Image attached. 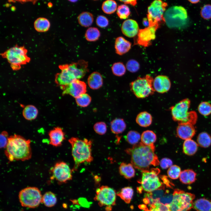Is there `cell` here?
<instances>
[{
    "mask_svg": "<svg viewBox=\"0 0 211 211\" xmlns=\"http://www.w3.org/2000/svg\"><path fill=\"white\" fill-rule=\"evenodd\" d=\"M37 108L33 105L25 106L23 111L22 114L24 118L27 120H31L35 119L38 115Z\"/></svg>",
    "mask_w": 211,
    "mask_h": 211,
    "instance_id": "32",
    "label": "cell"
},
{
    "mask_svg": "<svg viewBox=\"0 0 211 211\" xmlns=\"http://www.w3.org/2000/svg\"><path fill=\"white\" fill-rule=\"evenodd\" d=\"M181 172L180 167L176 165H172L168 169L167 173L169 177L173 179H176L179 177Z\"/></svg>",
    "mask_w": 211,
    "mask_h": 211,
    "instance_id": "44",
    "label": "cell"
},
{
    "mask_svg": "<svg viewBox=\"0 0 211 211\" xmlns=\"http://www.w3.org/2000/svg\"><path fill=\"white\" fill-rule=\"evenodd\" d=\"M119 1L123 2L125 4H130L133 6H135L137 4V0H120Z\"/></svg>",
    "mask_w": 211,
    "mask_h": 211,
    "instance_id": "53",
    "label": "cell"
},
{
    "mask_svg": "<svg viewBox=\"0 0 211 211\" xmlns=\"http://www.w3.org/2000/svg\"><path fill=\"white\" fill-rule=\"evenodd\" d=\"M8 134L6 131H2L0 134V148H6L8 142Z\"/></svg>",
    "mask_w": 211,
    "mask_h": 211,
    "instance_id": "51",
    "label": "cell"
},
{
    "mask_svg": "<svg viewBox=\"0 0 211 211\" xmlns=\"http://www.w3.org/2000/svg\"><path fill=\"white\" fill-rule=\"evenodd\" d=\"M94 131L100 135L105 134L107 131V126L106 123L103 122L96 123L93 126Z\"/></svg>",
    "mask_w": 211,
    "mask_h": 211,
    "instance_id": "46",
    "label": "cell"
},
{
    "mask_svg": "<svg viewBox=\"0 0 211 211\" xmlns=\"http://www.w3.org/2000/svg\"><path fill=\"white\" fill-rule=\"evenodd\" d=\"M168 191L165 190L164 186H163L160 188L152 192L148 193L145 195L143 199L144 203L149 205L156 202H158L159 199L162 197Z\"/></svg>",
    "mask_w": 211,
    "mask_h": 211,
    "instance_id": "21",
    "label": "cell"
},
{
    "mask_svg": "<svg viewBox=\"0 0 211 211\" xmlns=\"http://www.w3.org/2000/svg\"><path fill=\"white\" fill-rule=\"evenodd\" d=\"M88 62L83 59L70 64L59 66L61 72L56 75L57 83L63 86L67 85L74 81L83 78L89 72Z\"/></svg>",
    "mask_w": 211,
    "mask_h": 211,
    "instance_id": "3",
    "label": "cell"
},
{
    "mask_svg": "<svg viewBox=\"0 0 211 211\" xmlns=\"http://www.w3.org/2000/svg\"><path fill=\"white\" fill-rule=\"evenodd\" d=\"M159 172L158 168L142 171L140 181L142 189L147 193H150L162 187V183L158 176Z\"/></svg>",
    "mask_w": 211,
    "mask_h": 211,
    "instance_id": "11",
    "label": "cell"
},
{
    "mask_svg": "<svg viewBox=\"0 0 211 211\" xmlns=\"http://www.w3.org/2000/svg\"><path fill=\"white\" fill-rule=\"evenodd\" d=\"M96 25L101 28H104L107 27L109 24L108 19L105 16L99 15L96 18Z\"/></svg>",
    "mask_w": 211,
    "mask_h": 211,
    "instance_id": "50",
    "label": "cell"
},
{
    "mask_svg": "<svg viewBox=\"0 0 211 211\" xmlns=\"http://www.w3.org/2000/svg\"><path fill=\"white\" fill-rule=\"evenodd\" d=\"M134 191L131 187H127L122 188L117 195L127 203H130L133 195Z\"/></svg>",
    "mask_w": 211,
    "mask_h": 211,
    "instance_id": "36",
    "label": "cell"
},
{
    "mask_svg": "<svg viewBox=\"0 0 211 211\" xmlns=\"http://www.w3.org/2000/svg\"><path fill=\"white\" fill-rule=\"evenodd\" d=\"M99 30L95 27H91L86 30L85 37L86 40L89 42H94L97 40L100 36Z\"/></svg>",
    "mask_w": 211,
    "mask_h": 211,
    "instance_id": "37",
    "label": "cell"
},
{
    "mask_svg": "<svg viewBox=\"0 0 211 211\" xmlns=\"http://www.w3.org/2000/svg\"><path fill=\"white\" fill-rule=\"evenodd\" d=\"M62 90V94H69L75 98L86 93V84L79 79L75 80L69 84L60 88Z\"/></svg>",
    "mask_w": 211,
    "mask_h": 211,
    "instance_id": "15",
    "label": "cell"
},
{
    "mask_svg": "<svg viewBox=\"0 0 211 211\" xmlns=\"http://www.w3.org/2000/svg\"><path fill=\"white\" fill-rule=\"evenodd\" d=\"M159 164L161 168L166 169L172 165L173 162L171 159L168 158H164L161 159Z\"/></svg>",
    "mask_w": 211,
    "mask_h": 211,
    "instance_id": "52",
    "label": "cell"
},
{
    "mask_svg": "<svg viewBox=\"0 0 211 211\" xmlns=\"http://www.w3.org/2000/svg\"><path fill=\"white\" fill-rule=\"evenodd\" d=\"M149 209L144 207L143 208L145 211H171L168 206L164 205L159 202H156L150 205Z\"/></svg>",
    "mask_w": 211,
    "mask_h": 211,
    "instance_id": "43",
    "label": "cell"
},
{
    "mask_svg": "<svg viewBox=\"0 0 211 211\" xmlns=\"http://www.w3.org/2000/svg\"><path fill=\"white\" fill-rule=\"evenodd\" d=\"M139 63L134 59H132L129 60L126 64V67L127 70L131 72H137L139 68Z\"/></svg>",
    "mask_w": 211,
    "mask_h": 211,
    "instance_id": "47",
    "label": "cell"
},
{
    "mask_svg": "<svg viewBox=\"0 0 211 211\" xmlns=\"http://www.w3.org/2000/svg\"><path fill=\"white\" fill-rule=\"evenodd\" d=\"M77 105L79 106L85 107L88 106L90 103L91 98L87 93H85L75 98Z\"/></svg>",
    "mask_w": 211,
    "mask_h": 211,
    "instance_id": "40",
    "label": "cell"
},
{
    "mask_svg": "<svg viewBox=\"0 0 211 211\" xmlns=\"http://www.w3.org/2000/svg\"><path fill=\"white\" fill-rule=\"evenodd\" d=\"M42 198L40 191L36 187H26L21 190L19 194L21 205L30 208L38 207L42 202Z\"/></svg>",
    "mask_w": 211,
    "mask_h": 211,
    "instance_id": "10",
    "label": "cell"
},
{
    "mask_svg": "<svg viewBox=\"0 0 211 211\" xmlns=\"http://www.w3.org/2000/svg\"><path fill=\"white\" fill-rule=\"evenodd\" d=\"M116 193L113 188L106 186H102L98 188L94 198L101 207L106 206V211L111 210L112 206L115 204Z\"/></svg>",
    "mask_w": 211,
    "mask_h": 211,
    "instance_id": "12",
    "label": "cell"
},
{
    "mask_svg": "<svg viewBox=\"0 0 211 211\" xmlns=\"http://www.w3.org/2000/svg\"><path fill=\"white\" fill-rule=\"evenodd\" d=\"M27 52L24 46L16 45L1 53V55L7 59L13 70H17L21 68V65L25 64L30 61V58L27 55Z\"/></svg>",
    "mask_w": 211,
    "mask_h": 211,
    "instance_id": "6",
    "label": "cell"
},
{
    "mask_svg": "<svg viewBox=\"0 0 211 211\" xmlns=\"http://www.w3.org/2000/svg\"><path fill=\"white\" fill-rule=\"evenodd\" d=\"M117 4L115 1L112 0H107L104 1L102 5L103 12L107 14L113 13L117 9Z\"/></svg>",
    "mask_w": 211,
    "mask_h": 211,
    "instance_id": "38",
    "label": "cell"
},
{
    "mask_svg": "<svg viewBox=\"0 0 211 211\" xmlns=\"http://www.w3.org/2000/svg\"><path fill=\"white\" fill-rule=\"evenodd\" d=\"M141 139L142 142L144 144L150 145L154 144L156 139V134L152 131L147 130L142 133Z\"/></svg>",
    "mask_w": 211,
    "mask_h": 211,
    "instance_id": "33",
    "label": "cell"
},
{
    "mask_svg": "<svg viewBox=\"0 0 211 211\" xmlns=\"http://www.w3.org/2000/svg\"><path fill=\"white\" fill-rule=\"evenodd\" d=\"M198 144L203 148H207L211 145V136L206 132L200 133L197 137Z\"/></svg>",
    "mask_w": 211,
    "mask_h": 211,
    "instance_id": "34",
    "label": "cell"
},
{
    "mask_svg": "<svg viewBox=\"0 0 211 211\" xmlns=\"http://www.w3.org/2000/svg\"><path fill=\"white\" fill-rule=\"evenodd\" d=\"M52 176L59 183H65L72 179V169L65 162H57L51 169Z\"/></svg>",
    "mask_w": 211,
    "mask_h": 211,
    "instance_id": "14",
    "label": "cell"
},
{
    "mask_svg": "<svg viewBox=\"0 0 211 211\" xmlns=\"http://www.w3.org/2000/svg\"><path fill=\"white\" fill-rule=\"evenodd\" d=\"M68 141L71 145L72 155L74 161L72 171H76L81 164L90 163L93 161L91 140L86 138L81 139L73 137Z\"/></svg>",
    "mask_w": 211,
    "mask_h": 211,
    "instance_id": "4",
    "label": "cell"
},
{
    "mask_svg": "<svg viewBox=\"0 0 211 211\" xmlns=\"http://www.w3.org/2000/svg\"><path fill=\"white\" fill-rule=\"evenodd\" d=\"M196 173L192 169L184 170L181 173L179 179L181 182L186 184L194 183L196 180Z\"/></svg>",
    "mask_w": 211,
    "mask_h": 211,
    "instance_id": "24",
    "label": "cell"
},
{
    "mask_svg": "<svg viewBox=\"0 0 211 211\" xmlns=\"http://www.w3.org/2000/svg\"><path fill=\"white\" fill-rule=\"evenodd\" d=\"M136 121L140 126L146 127L150 125L152 122L151 115L147 111H143L139 113L137 115Z\"/></svg>",
    "mask_w": 211,
    "mask_h": 211,
    "instance_id": "28",
    "label": "cell"
},
{
    "mask_svg": "<svg viewBox=\"0 0 211 211\" xmlns=\"http://www.w3.org/2000/svg\"><path fill=\"white\" fill-rule=\"evenodd\" d=\"M171 86V83L166 76L159 75L156 76L153 81V87L155 91L160 93L168 91Z\"/></svg>",
    "mask_w": 211,
    "mask_h": 211,
    "instance_id": "17",
    "label": "cell"
},
{
    "mask_svg": "<svg viewBox=\"0 0 211 211\" xmlns=\"http://www.w3.org/2000/svg\"><path fill=\"white\" fill-rule=\"evenodd\" d=\"M121 29L123 34L129 38L133 37L136 36L138 34L139 30L137 22L132 19L125 21L122 23Z\"/></svg>",
    "mask_w": 211,
    "mask_h": 211,
    "instance_id": "19",
    "label": "cell"
},
{
    "mask_svg": "<svg viewBox=\"0 0 211 211\" xmlns=\"http://www.w3.org/2000/svg\"><path fill=\"white\" fill-rule=\"evenodd\" d=\"M153 80L152 77L148 74L143 77H139L131 83L130 89L137 98H144L153 94L155 91Z\"/></svg>",
    "mask_w": 211,
    "mask_h": 211,
    "instance_id": "9",
    "label": "cell"
},
{
    "mask_svg": "<svg viewBox=\"0 0 211 211\" xmlns=\"http://www.w3.org/2000/svg\"><path fill=\"white\" fill-rule=\"evenodd\" d=\"M119 169L120 174L127 179L131 178L135 175V171L131 164L122 162Z\"/></svg>",
    "mask_w": 211,
    "mask_h": 211,
    "instance_id": "25",
    "label": "cell"
},
{
    "mask_svg": "<svg viewBox=\"0 0 211 211\" xmlns=\"http://www.w3.org/2000/svg\"><path fill=\"white\" fill-rule=\"evenodd\" d=\"M131 47V43L122 37H119L115 39V48L116 53L122 55L127 52Z\"/></svg>",
    "mask_w": 211,
    "mask_h": 211,
    "instance_id": "22",
    "label": "cell"
},
{
    "mask_svg": "<svg viewBox=\"0 0 211 211\" xmlns=\"http://www.w3.org/2000/svg\"><path fill=\"white\" fill-rule=\"evenodd\" d=\"M198 109L201 115L207 116L211 113V105L207 102H203L199 105Z\"/></svg>",
    "mask_w": 211,
    "mask_h": 211,
    "instance_id": "45",
    "label": "cell"
},
{
    "mask_svg": "<svg viewBox=\"0 0 211 211\" xmlns=\"http://www.w3.org/2000/svg\"><path fill=\"white\" fill-rule=\"evenodd\" d=\"M87 82L89 87L91 89L96 90L101 88L103 84V79L101 74L95 72L89 76Z\"/></svg>",
    "mask_w": 211,
    "mask_h": 211,
    "instance_id": "23",
    "label": "cell"
},
{
    "mask_svg": "<svg viewBox=\"0 0 211 211\" xmlns=\"http://www.w3.org/2000/svg\"><path fill=\"white\" fill-rule=\"evenodd\" d=\"M116 13L120 18L125 19L127 18L130 15V9L127 5L121 4L118 7Z\"/></svg>",
    "mask_w": 211,
    "mask_h": 211,
    "instance_id": "42",
    "label": "cell"
},
{
    "mask_svg": "<svg viewBox=\"0 0 211 211\" xmlns=\"http://www.w3.org/2000/svg\"><path fill=\"white\" fill-rule=\"evenodd\" d=\"M158 28L156 26H148L139 30L137 34V43L144 47L148 46L151 41L155 39V32Z\"/></svg>",
    "mask_w": 211,
    "mask_h": 211,
    "instance_id": "16",
    "label": "cell"
},
{
    "mask_svg": "<svg viewBox=\"0 0 211 211\" xmlns=\"http://www.w3.org/2000/svg\"><path fill=\"white\" fill-rule=\"evenodd\" d=\"M202 17L205 19H208L211 18V5L207 4L202 8L200 12Z\"/></svg>",
    "mask_w": 211,
    "mask_h": 211,
    "instance_id": "49",
    "label": "cell"
},
{
    "mask_svg": "<svg viewBox=\"0 0 211 211\" xmlns=\"http://www.w3.org/2000/svg\"><path fill=\"white\" fill-rule=\"evenodd\" d=\"M31 141L14 134L9 137L5 154L10 161H23L30 159L32 156Z\"/></svg>",
    "mask_w": 211,
    "mask_h": 211,
    "instance_id": "2",
    "label": "cell"
},
{
    "mask_svg": "<svg viewBox=\"0 0 211 211\" xmlns=\"http://www.w3.org/2000/svg\"><path fill=\"white\" fill-rule=\"evenodd\" d=\"M167 3L160 0L153 1L148 8L147 19L149 26H156L159 27V23L165 22L164 16Z\"/></svg>",
    "mask_w": 211,
    "mask_h": 211,
    "instance_id": "13",
    "label": "cell"
},
{
    "mask_svg": "<svg viewBox=\"0 0 211 211\" xmlns=\"http://www.w3.org/2000/svg\"><path fill=\"white\" fill-rule=\"evenodd\" d=\"M191 3L193 4H195L199 1V0H190L189 1Z\"/></svg>",
    "mask_w": 211,
    "mask_h": 211,
    "instance_id": "54",
    "label": "cell"
},
{
    "mask_svg": "<svg viewBox=\"0 0 211 211\" xmlns=\"http://www.w3.org/2000/svg\"><path fill=\"white\" fill-rule=\"evenodd\" d=\"M190 101L188 98L184 99L170 108L173 119L178 123H188L193 125L197 119L196 113L194 111H188Z\"/></svg>",
    "mask_w": 211,
    "mask_h": 211,
    "instance_id": "5",
    "label": "cell"
},
{
    "mask_svg": "<svg viewBox=\"0 0 211 211\" xmlns=\"http://www.w3.org/2000/svg\"><path fill=\"white\" fill-rule=\"evenodd\" d=\"M193 208L196 211H211V200L204 198L198 199L193 202Z\"/></svg>",
    "mask_w": 211,
    "mask_h": 211,
    "instance_id": "26",
    "label": "cell"
},
{
    "mask_svg": "<svg viewBox=\"0 0 211 211\" xmlns=\"http://www.w3.org/2000/svg\"><path fill=\"white\" fill-rule=\"evenodd\" d=\"M126 123L123 119L120 118L115 119L110 123V128L112 132L116 135L121 134L125 130Z\"/></svg>",
    "mask_w": 211,
    "mask_h": 211,
    "instance_id": "27",
    "label": "cell"
},
{
    "mask_svg": "<svg viewBox=\"0 0 211 211\" xmlns=\"http://www.w3.org/2000/svg\"><path fill=\"white\" fill-rule=\"evenodd\" d=\"M173 198V194L169 193V191L159 200L158 202L164 205L169 206Z\"/></svg>",
    "mask_w": 211,
    "mask_h": 211,
    "instance_id": "48",
    "label": "cell"
},
{
    "mask_svg": "<svg viewBox=\"0 0 211 211\" xmlns=\"http://www.w3.org/2000/svg\"><path fill=\"white\" fill-rule=\"evenodd\" d=\"M48 5L49 7H51L52 6V4L51 3H49Z\"/></svg>",
    "mask_w": 211,
    "mask_h": 211,
    "instance_id": "55",
    "label": "cell"
},
{
    "mask_svg": "<svg viewBox=\"0 0 211 211\" xmlns=\"http://www.w3.org/2000/svg\"><path fill=\"white\" fill-rule=\"evenodd\" d=\"M78 20L79 24L81 26L88 27L92 24L93 16V14L90 12H84L79 15Z\"/></svg>",
    "mask_w": 211,
    "mask_h": 211,
    "instance_id": "31",
    "label": "cell"
},
{
    "mask_svg": "<svg viewBox=\"0 0 211 211\" xmlns=\"http://www.w3.org/2000/svg\"><path fill=\"white\" fill-rule=\"evenodd\" d=\"M198 144L191 139L185 140L183 144V152L188 156L194 155L197 152Z\"/></svg>",
    "mask_w": 211,
    "mask_h": 211,
    "instance_id": "29",
    "label": "cell"
},
{
    "mask_svg": "<svg viewBox=\"0 0 211 211\" xmlns=\"http://www.w3.org/2000/svg\"><path fill=\"white\" fill-rule=\"evenodd\" d=\"M49 144L56 147H59L62 145L65 139V133L62 129L59 127H56L49 132Z\"/></svg>",
    "mask_w": 211,
    "mask_h": 211,
    "instance_id": "20",
    "label": "cell"
},
{
    "mask_svg": "<svg viewBox=\"0 0 211 211\" xmlns=\"http://www.w3.org/2000/svg\"><path fill=\"white\" fill-rule=\"evenodd\" d=\"M196 132L193 125L188 123H178L176 129L178 137L185 140L191 139L195 134Z\"/></svg>",
    "mask_w": 211,
    "mask_h": 211,
    "instance_id": "18",
    "label": "cell"
},
{
    "mask_svg": "<svg viewBox=\"0 0 211 211\" xmlns=\"http://www.w3.org/2000/svg\"><path fill=\"white\" fill-rule=\"evenodd\" d=\"M57 198L55 194L50 191L45 193L42 198V202L46 207H51L56 204Z\"/></svg>",
    "mask_w": 211,
    "mask_h": 211,
    "instance_id": "35",
    "label": "cell"
},
{
    "mask_svg": "<svg viewBox=\"0 0 211 211\" xmlns=\"http://www.w3.org/2000/svg\"><path fill=\"white\" fill-rule=\"evenodd\" d=\"M172 200L168 206L171 211H189L193 208L195 195L176 189L173 193Z\"/></svg>",
    "mask_w": 211,
    "mask_h": 211,
    "instance_id": "8",
    "label": "cell"
},
{
    "mask_svg": "<svg viewBox=\"0 0 211 211\" xmlns=\"http://www.w3.org/2000/svg\"><path fill=\"white\" fill-rule=\"evenodd\" d=\"M111 69L113 74L118 76L124 75L126 70L125 67L121 62H117L113 64L111 67Z\"/></svg>",
    "mask_w": 211,
    "mask_h": 211,
    "instance_id": "41",
    "label": "cell"
},
{
    "mask_svg": "<svg viewBox=\"0 0 211 211\" xmlns=\"http://www.w3.org/2000/svg\"><path fill=\"white\" fill-rule=\"evenodd\" d=\"M155 150L154 144L147 145L141 142L127 149L125 151L131 156V164L134 167L142 172L149 170L151 165L156 166L159 164Z\"/></svg>",
    "mask_w": 211,
    "mask_h": 211,
    "instance_id": "1",
    "label": "cell"
},
{
    "mask_svg": "<svg viewBox=\"0 0 211 211\" xmlns=\"http://www.w3.org/2000/svg\"><path fill=\"white\" fill-rule=\"evenodd\" d=\"M35 30L39 32H44L48 31L50 26V22L47 18L39 17L37 18L34 23Z\"/></svg>",
    "mask_w": 211,
    "mask_h": 211,
    "instance_id": "30",
    "label": "cell"
},
{
    "mask_svg": "<svg viewBox=\"0 0 211 211\" xmlns=\"http://www.w3.org/2000/svg\"><path fill=\"white\" fill-rule=\"evenodd\" d=\"M164 17L166 25L170 28H181L188 22L187 11L181 6L169 8L165 11Z\"/></svg>",
    "mask_w": 211,
    "mask_h": 211,
    "instance_id": "7",
    "label": "cell"
},
{
    "mask_svg": "<svg viewBox=\"0 0 211 211\" xmlns=\"http://www.w3.org/2000/svg\"><path fill=\"white\" fill-rule=\"evenodd\" d=\"M141 137L140 134L137 131L131 130L125 136V139L129 143L134 145L138 143Z\"/></svg>",
    "mask_w": 211,
    "mask_h": 211,
    "instance_id": "39",
    "label": "cell"
}]
</instances>
